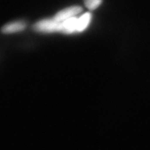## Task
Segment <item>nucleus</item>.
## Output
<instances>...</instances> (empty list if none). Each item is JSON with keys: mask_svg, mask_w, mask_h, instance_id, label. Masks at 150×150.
I'll return each instance as SVG.
<instances>
[{"mask_svg": "<svg viewBox=\"0 0 150 150\" xmlns=\"http://www.w3.org/2000/svg\"><path fill=\"white\" fill-rule=\"evenodd\" d=\"M77 22L78 18L76 17H73L62 22V33L64 34H71L77 32Z\"/></svg>", "mask_w": 150, "mask_h": 150, "instance_id": "obj_4", "label": "nucleus"}, {"mask_svg": "<svg viewBox=\"0 0 150 150\" xmlns=\"http://www.w3.org/2000/svg\"><path fill=\"white\" fill-rule=\"evenodd\" d=\"M32 29L34 31L39 33H62V22L57 21L53 18L42 19L35 23L32 25Z\"/></svg>", "mask_w": 150, "mask_h": 150, "instance_id": "obj_1", "label": "nucleus"}, {"mask_svg": "<svg viewBox=\"0 0 150 150\" xmlns=\"http://www.w3.org/2000/svg\"><path fill=\"white\" fill-rule=\"evenodd\" d=\"M27 22L23 20H15L8 22L1 29V32L4 35H12L22 32L27 28Z\"/></svg>", "mask_w": 150, "mask_h": 150, "instance_id": "obj_2", "label": "nucleus"}, {"mask_svg": "<svg viewBox=\"0 0 150 150\" xmlns=\"http://www.w3.org/2000/svg\"><path fill=\"white\" fill-rule=\"evenodd\" d=\"M83 8L79 6H71L59 11L53 18L58 22H63L81 13Z\"/></svg>", "mask_w": 150, "mask_h": 150, "instance_id": "obj_3", "label": "nucleus"}, {"mask_svg": "<svg viewBox=\"0 0 150 150\" xmlns=\"http://www.w3.org/2000/svg\"><path fill=\"white\" fill-rule=\"evenodd\" d=\"M102 0H84L86 7L90 10H95L102 4Z\"/></svg>", "mask_w": 150, "mask_h": 150, "instance_id": "obj_6", "label": "nucleus"}, {"mask_svg": "<svg viewBox=\"0 0 150 150\" xmlns=\"http://www.w3.org/2000/svg\"><path fill=\"white\" fill-rule=\"evenodd\" d=\"M92 18V14L87 12L78 18L77 32H83L90 24Z\"/></svg>", "mask_w": 150, "mask_h": 150, "instance_id": "obj_5", "label": "nucleus"}]
</instances>
